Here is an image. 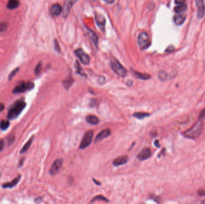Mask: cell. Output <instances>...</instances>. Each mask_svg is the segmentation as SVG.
Listing matches in <instances>:
<instances>
[{
    "mask_svg": "<svg viewBox=\"0 0 205 204\" xmlns=\"http://www.w3.org/2000/svg\"><path fill=\"white\" fill-rule=\"evenodd\" d=\"M26 105V102L23 100H18L15 102L8 112V115H7L8 120H10L16 119L25 108Z\"/></svg>",
    "mask_w": 205,
    "mask_h": 204,
    "instance_id": "6da1fadb",
    "label": "cell"
},
{
    "mask_svg": "<svg viewBox=\"0 0 205 204\" xmlns=\"http://www.w3.org/2000/svg\"><path fill=\"white\" fill-rule=\"evenodd\" d=\"M203 127V122L201 119H200L199 120L197 121L193 126H191L189 129L184 132V135L187 138L195 139L197 137H199L202 134Z\"/></svg>",
    "mask_w": 205,
    "mask_h": 204,
    "instance_id": "7a4b0ae2",
    "label": "cell"
},
{
    "mask_svg": "<svg viewBox=\"0 0 205 204\" xmlns=\"http://www.w3.org/2000/svg\"><path fill=\"white\" fill-rule=\"evenodd\" d=\"M34 87V83L32 81H20L13 90L14 94L25 92L27 90H31Z\"/></svg>",
    "mask_w": 205,
    "mask_h": 204,
    "instance_id": "3957f363",
    "label": "cell"
},
{
    "mask_svg": "<svg viewBox=\"0 0 205 204\" xmlns=\"http://www.w3.org/2000/svg\"><path fill=\"white\" fill-rule=\"evenodd\" d=\"M110 65L112 70L115 72L119 76L124 77L127 75V70L125 68L121 65L118 60L115 59H111Z\"/></svg>",
    "mask_w": 205,
    "mask_h": 204,
    "instance_id": "277c9868",
    "label": "cell"
},
{
    "mask_svg": "<svg viewBox=\"0 0 205 204\" xmlns=\"http://www.w3.org/2000/svg\"><path fill=\"white\" fill-rule=\"evenodd\" d=\"M94 136V131L93 130L88 131L83 136L82 140L79 146L80 149H85L87 148L92 142Z\"/></svg>",
    "mask_w": 205,
    "mask_h": 204,
    "instance_id": "5b68a950",
    "label": "cell"
},
{
    "mask_svg": "<svg viewBox=\"0 0 205 204\" xmlns=\"http://www.w3.org/2000/svg\"><path fill=\"white\" fill-rule=\"evenodd\" d=\"M63 164V160L61 158H59L56 159L54 162L53 163L52 165L49 170V173L51 176H55L59 173L61 168H62Z\"/></svg>",
    "mask_w": 205,
    "mask_h": 204,
    "instance_id": "8992f818",
    "label": "cell"
},
{
    "mask_svg": "<svg viewBox=\"0 0 205 204\" xmlns=\"http://www.w3.org/2000/svg\"><path fill=\"white\" fill-rule=\"evenodd\" d=\"M149 43V35L146 33H142L138 37V44L140 49L146 48Z\"/></svg>",
    "mask_w": 205,
    "mask_h": 204,
    "instance_id": "52a82bcc",
    "label": "cell"
},
{
    "mask_svg": "<svg viewBox=\"0 0 205 204\" xmlns=\"http://www.w3.org/2000/svg\"><path fill=\"white\" fill-rule=\"evenodd\" d=\"M78 1V0H66L63 9V16L64 18L68 17L73 5Z\"/></svg>",
    "mask_w": 205,
    "mask_h": 204,
    "instance_id": "ba28073f",
    "label": "cell"
},
{
    "mask_svg": "<svg viewBox=\"0 0 205 204\" xmlns=\"http://www.w3.org/2000/svg\"><path fill=\"white\" fill-rule=\"evenodd\" d=\"M75 54L76 56L79 58L81 62L85 65L89 64L90 62V58L88 55L83 51L82 49H79L75 51Z\"/></svg>",
    "mask_w": 205,
    "mask_h": 204,
    "instance_id": "9c48e42d",
    "label": "cell"
},
{
    "mask_svg": "<svg viewBox=\"0 0 205 204\" xmlns=\"http://www.w3.org/2000/svg\"><path fill=\"white\" fill-rule=\"evenodd\" d=\"M95 19L97 26L100 28V29L102 31H104L105 29V25H106V19L103 15L99 14L98 13L95 12Z\"/></svg>",
    "mask_w": 205,
    "mask_h": 204,
    "instance_id": "30bf717a",
    "label": "cell"
},
{
    "mask_svg": "<svg viewBox=\"0 0 205 204\" xmlns=\"http://www.w3.org/2000/svg\"><path fill=\"white\" fill-rule=\"evenodd\" d=\"M197 9V17L202 19L205 14V5L204 0H195Z\"/></svg>",
    "mask_w": 205,
    "mask_h": 204,
    "instance_id": "8fae6325",
    "label": "cell"
},
{
    "mask_svg": "<svg viewBox=\"0 0 205 204\" xmlns=\"http://www.w3.org/2000/svg\"><path fill=\"white\" fill-rule=\"evenodd\" d=\"M151 156V150L149 148L145 147L141 152L138 154V159L139 160L142 161H145L146 159H148V158H149Z\"/></svg>",
    "mask_w": 205,
    "mask_h": 204,
    "instance_id": "7c38bea8",
    "label": "cell"
},
{
    "mask_svg": "<svg viewBox=\"0 0 205 204\" xmlns=\"http://www.w3.org/2000/svg\"><path fill=\"white\" fill-rule=\"evenodd\" d=\"M111 134V131L110 129H105L103 131H101L99 134H98L97 137H95V142H99L100 141H101L102 140H104L106 138H108L109 136Z\"/></svg>",
    "mask_w": 205,
    "mask_h": 204,
    "instance_id": "4fadbf2b",
    "label": "cell"
},
{
    "mask_svg": "<svg viewBox=\"0 0 205 204\" xmlns=\"http://www.w3.org/2000/svg\"><path fill=\"white\" fill-rule=\"evenodd\" d=\"M63 12V8L59 4H55L50 7V13L53 16H58Z\"/></svg>",
    "mask_w": 205,
    "mask_h": 204,
    "instance_id": "5bb4252c",
    "label": "cell"
},
{
    "mask_svg": "<svg viewBox=\"0 0 205 204\" xmlns=\"http://www.w3.org/2000/svg\"><path fill=\"white\" fill-rule=\"evenodd\" d=\"M128 157L127 156H122L116 158L113 162V165L115 167H119L120 165H123L127 163Z\"/></svg>",
    "mask_w": 205,
    "mask_h": 204,
    "instance_id": "9a60e30c",
    "label": "cell"
},
{
    "mask_svg": "<svg viewBox=\"0 0 205 204\" xmlns=\"http://www.w3.org/2000/svg\"><path fill=\"white\" fill-rule=\"evenodd\" d=\"M20 178H21V176H20V175H19L17 177H16L14 180H13L11 182H8V183H5L3 184L2 187L3 188H11L14 186H16V184L19 182Z\"/></svg>",
    "mask_w": 205,
    "mask_h": 204,
    "instance_id": "2e32d148",
    "label": "cell"
},
{
    "mask_svg": "<svg viewBox=\"0 0 205 204\" xmlns=\"http://www.w3.org/2000/svg\"><path fill=\"white\" fill-rule=\"evenodd\" d=\"M186 17V15L184 14H178L174 15L173 17L174 22L177 25H180L185 22Z\"/></svg>",
    "mask_w": 205,
    "mask_h": 204,
    "instance_id": "e0dca14e",
    "label": "cell"
},
{
    "mask_svg": "<svg viewBox=\"0 0 205 204\" xmlns=\"http://www.w3.org/2000/svg\"><path fill=\"white\" fill-rule=\"evenodd\" d=\"M87 31H88V35L89 36V37L91 39V40H92L93 43H94V44L95 46L96 47H97L98 44V38L97 37V35H96V34L91 29H89V28H87Z\"/></svg>",
    "mask_w": 205,
    "mask_h": 204,
    "instance_id": "ac0fdd59",
    "label": "cell"
},
{
    "mask_svg": "<svg viewBox=\"0 0 205 204\" xmlns=\"http://www.w3.org/2000/svg\"><path fill=\"white\" fill-rule=\"evenodd\" d=\"M20 3L19 0H9L7 4V7L10 10H14L17 9L19 6Z\"/></svg>",
    "mask_w": 205,
    "mask_h": 204,
    "instance_id": "d6986e66",
    "label": "cell"
},
{
    "mask_svg": "<svg viewBox=\"0 0 205 204\" xmlns=\"http://www.w3.org/2000/svg\"><path fill=\"white\" fill-rule=\"evenodd\" d=\"M86 122L91 125H97L99 123V119L94 115H89L86 117Z\"/></svg>",
    "mask_w": 205,
    "mask_h": 204,
    "instance_id": "ffe728a7",
    "label": "cell"
},
{
    "mask_svg": "<svg viewBox=\"0 0 205 204\" xmlns=\"http://www.w3.org/2000/svg\"><path fill=\"white\" fill-rule=\"evenodd\" d=\"M34 139V136H32V137L29 138V140L27 142L26 144L24 146V147H22V148L20 150V154H23V153H25L27 151L29 148L30 146H31V144H32V142H33V140Z\"/></svg>",
    "mask_w": 205,
    "mask_h": 204,
    "instance_id": "44dd1931",
    "label": "cell"
},
{
    "mask_svg": "<svg viewBox=\"0 0 205 204\" xmlns=\"http://www.w3.org/2000/svg\"><path fill=\"white\" fill-rule=\"evenodd\" d=\"M134 74L137 78L140 79L141 80H148L151 78V75L148 74H143L137 71H134Z\"/></svg>",
    "mask_w": 205,
    "mask_h": 204,
    "instance_id": "7402d4cb",
    "label": "cell"
},
{
    "mask_svg": "<svg viewBox=\"0 0 205 204\" xmlns=\"http://www.w3.org/2000/svg\"><path fill=\"white\" fill-rule=\"evenodd\" d=\"M10 126V122L8 120H2L0 122V129L2 131H5Z\"/></svg>",
    "mask_w": 205,
    "mask_h": 204,
    "instance_id": "603a6c76",
    "label": "cell"
},
{
    "mask_svg": "<svg viewBox=\"0 0 205 204\" xmlns=\"http://www.w3.org/2000/svg\"><path fill=\"white\" fill-rule=\"evenodd\" d=\"M73 82H74V80L73 79H72V78L67 79L64 80L63 86L67 90H68V89H70V87L72 86Z\"/></svg>",
    "mask_w": 205,
    "mask_h": 204,
    "instance_id": "cb8c5ba5",
    "label": "cell"
},
{
    "mask_svg": "<svg viewBox=\"0 0 205 204\" xmlns=\"http://www.w3.org/2000/svg\"><path fill=\"white\" fill-rule=\"evenodd\" d=\"M149 116H150V115L149 114V113H140V112L135 113L133 115L134 117H136L137 119H143L144 118L148 117Z\"/></svg>",
    "mask_w": 205,
    "mask_h": 204,
    "instance_id": "d4e9b609",
    "label": "cell"
},
{
    "mask_svg": "<svg viewBox=\"0 0 205 204\" xmlns=\"http://www.w3.org/2000/svg\"><path fill=\"white\" fill-rule=\"evenodd\" d=\"M187 9V6L186 5L184 4H180L179 5L176 7H175V8H174V12L177 13H180L183 12H185Z\"/></svg>",
    "mask_w": 205,
    "mask_h": 204,
    "instance_id": "484cf974",
    "label": "cell"
},
{
    "mask_svg": "<svg viewBox=\"0 0 205 204\" xmlns=\"http://www.w3.org/2000/svg\"><path fill=\"white\" fill-rule=\"evenodd\" d=\"M96 201H104V202H109V200L104 197V196H103L102 195H98V196H95V197L92 199V201H91V202H95Z\"/></svg>",
    "mask_w": 205,
    "mask_h": 204,
    "instance_id": "4316f807",
    "label": "cell"
},
{
    "mask_svg": "<svg viewBox=\"0 0 205 204\" xmlns=\"http://www.w3.org/2000/svg\"><path fill=\"white\" fill-rule=\"evenodd\" d=\"M168 75L165 71H159L158 73V77L162 81H165L168 79Z\"/></svg>",
    "mask_w": 205,
    "mask_h": 204,
    "instance_id": "83f0119b",
    "label": "cell"
},
{
    "mask_svg": "<svg viewBox=\"0 0 205 204\" xmlns=\"http://www.w3.org/2000/svg\"><path fill=\"white\" fill-rule=\"evenodd\" d=\"M42 62H39L35 66V68L34 70L35 74L36 75H39L42 71Z\"/></svg>",
    "mask_w": 205,
    "mask_h": 204,
    "instance_id": "f1b7e54d",
    "label": "cell"
},
{
    "mask_svg": "<svg viewBox=\"0 0 205 204\" xmlns=\"http://www.w3.org/2000/svg\"><path fill=\"white\" fill-rule=\"evenodd\" d=\"M7 28H8V24H7L5 22H0V33H3L6 31Z\"/></svg>",
    "mask_w": 205,
    "mask_h": 204,
    "instance_id": "f546056e",
    "label": "cell"
},
{
    "mask_svg": "<svg viewBox=\"0 0 205 204\" xmlns=\"http://www.w3.org/2000/svg\"><path fill=\"white\" fill-rule=\"evenodd\" d=\"M19 71V68H17L14 69V70H13L10 74L9 75V80H12V79L16 75V74L18 73V71Z\"/></svg>",
    "mask_w": 205,
    "mask_h": 204,
    "instance_id": "4dcf8cb0",
    "label": "cell"
},
{
    "mask_svg": "<svg viewBox=\"0 0 205 204\" xmlns=\"http://www.w3.org/2000/svg\"><path fill=\"white\" fill-rule=\"evenodd\" d=\"M15 140V137L14 135L13 134H11L9 137L7 138V142H8V145L9 146H11L13 144V143L14 142Z\"/></svg>",
    "mask_w": 205,
    "mask_h": 204,
    "instance_id": "1f68e13d",
    "label": "cell"
},
{
    "mask_svg": "<svg viewBox=\"0 0 205 204\" xmlns=\"http://www.w3.org/2000/svg\"><path fill=\"white\" fill-rule=\"evenodd\" d=\"M54 49L58 54H60L61 53V48L59 46V44L58 43V41L56 39L54 40Z\"/></svg>",
    "mask_w": 205,
    "mask_h": 204,
    "instance_id": "d6a6232c",
    "label": "cell"
},
{
    "mask_svg": "<svg viewBox=\"0 0 205 204\" xmlns=\"http://www.w3.org/2000/svg\"><path fill=\"white\" fill-rule=\"evenodd\" d=\"M77 70H78V73H79V74H80L81 75H85V74L84 73V72L83 71L82 69L81 68V67L80 66V65L79 64H78L77 62Z\"/></svg>",
    "mask_w": 205,
    "mask_h": 204,
    "instance_id": "836d02e7",
    "label": "cell"
},
{
    "mask_svg": "<svg viewBox=\"0 0 205 204\" xmlns=\"http://www.w3.org/2000/svg\"><path fill=\"white\" fill-rule=\"evenodd\" d=\"M174 48L173 46H169L168 48L166 49L165 52H168V53H170V52H172L174 50Z\"/></svg>",
    "mask_w": 205,
    "mask_h": 204,
    "instance_id": "e575fe53",
    "label": "cell"
},
{
    "mask_svg": "<svg viewBox=\"0 0 205 204\" xmlns=\"http://www.w3.org/2000/svg\"><path fill=\"white\" fill-rule=\"evenodd\" d=\"M4 147V141L3 140H0V152H1Z\"/></svg>",
    "mask_w": 205,
    "mask_h": 204,
    "instance_id": "d590c367",
    "label": "cell"
},
{
    "mask_svg": "<svg viewBox=\"0 0 205 204\" xmlns=\"http://www.w3.org/2000/svg\"><path fill=\"white\" fill-rule=\"evenodd\" d=\"M199 118H200V119H204V118H205V108L203 109V110L200 112V116H199Z\"/></svg>",
    "mask_w": 205,
    "mask_h": 204,
    "instance_id": "8d00e7d4",
    "label": "cell"
},
{
    "mask_svg": "<svg viewBox=\"0 0 205 204\" xmlns=\"http://www.w3.org/2000/svg\"><path fill=\"white\" fill-rule=\"evenodd\" d=\"M186 0H175V3L178 5L184 4L185 3Z\"/></svg>",
    "mask_w": 205,
    "mask_h": 204,
    "instance_id": "74e56055",
    "label": "cell"
},
{
    "mask_svg": "<svg viewBox=\"0 0 205 204\" xmlns=\"http://www.w3.org/2000/svg\"><path fill=\"white\" fill-rule=\"evenodd\" d=\"M103 1L109 4H112L115 1V0H103Z\"/></svg>",
    "mask_w": 205,
    "mask_h": 204,
    "instance_id": "f35d334b",
    "label": "cell"
},
{
    "mask_svg": "<svg viewBox=\"0 0 205 204\" xmlns=\"http://www.w3.org/2000/svg\"><path fill=\"white\" fill-rule=\"evenodd\" d=\"M5 108V105L3 103L0 102V113L3 111Z\"/></svg>",
    "mask_w": 205,
    "mask_h": 204,
    "instance_id": "ab89813d",
    "label": "cell"
},
{
    "mask_svg": "<svg viewBox=\"0 0 205 204\" xmlns=\"http://www.w3.org/2000/svg\"><path fill=\"white\" fill-rule=\"evenodd\" d=\"M199 194L200 196H204L205 195V191L203 190H201L199 192Z\"/></svg>",
    "mask_w": 205,
    "mask_h": 204,
    "instance_id": "60d3db41",
    "label": "cell"
},
{
    "mask_svg": "<svg viewBox=\"0 0 205 204\" xmlns=\"http://www.w3.org/2000/svg\"><path fill=\"white\" fill-rule=\"evenodd\" d=\"M24 158H23V159H22L20 161V163L19 164V167H21V166L22 165V164H23V163H24Z\"/></svg>",
    "mask_w": 205,
    "mask_h": 204,
    "instance_id": "b9f144b4",
    "label": "cell"
},
{
    "mask_svg": "<svg viewBox=\"0 0 205 204\" xmlns=\"http://www.w3.org/2000/svg\"><path fill=\"white\" fill-rule=\"evenodd\" d=\"M155 146H157V147H159V144L158 140H156V141H155Z\"/></svg>",
    "mask_w": 205,
    "mask_h": 204,
    "instance_id": "7bdbcfd3",
    "label": "cell"
},
{
    "mask_svg": "<svg viewBox=\"0 0 205 204\" xmlns=\"http://www.w3.org/2000/svg\"><path fill=\"white\" fill-rule=\"evenodd\" d=\"M93 180H94V182H95V183H96V184H98V185H100V183H99V182H97V181H95V180H94V179H93Z\"/></svg>",
    "mask_w": 205,
    "mask_h": 204,
    "instance_id": "ee69618b",
    "label": "cell"
},
{
    "mask_svg": "<svg viewBox=\"0 0 205 204\" xmlns=\"http://www.w3.org/2000/svg\"><path fill=\"white\" fill-rule=\"evenodd\" d=\"M202 203H204L205 204V200H204V201H203L202 202Z\"/></svg>",
    "mask_w": 205,
    "mask_h": 204,
    "instance_id": "f6af8a7d",
    "label": "cell"
},
{
    "mask_svg": "<svg viewBox=\"0 0 205 204\" xmlns=\"http://www.w3.org/2000/svg\"><path fill=\"white\" fill-rule=\"evenodd\" d=\"M91 1H96L97 0H91Z\"/></svg>",
    "mask_w": 205,
    "mask_h": 204,
    "instance_id": "bcb514c9",
    "label": "cell"
}]
</instances>
